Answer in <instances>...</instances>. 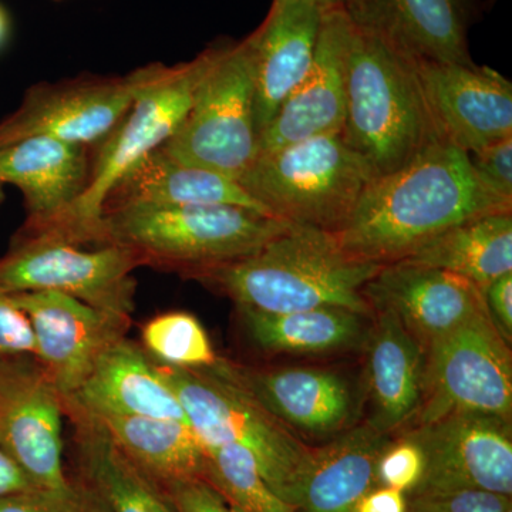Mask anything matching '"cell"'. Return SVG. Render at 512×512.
I'll return each mask as SVG.
<instances>
[{
	"mask_svg": "<svg viewBox=\"0 0 512 512\" xmlns=\"http://www.w3.org/2000/svg\"><path fill=\"white\" fill-rule=\"evenodd\" d=\"M224 47L225 43H215L190 62L175 66L156 63L153 77L138 93L119 126L94 147L92 175L82 197L46 227L35 231L19 229L16 234L62 239L80 247H92L107 192L134 165L173 136Z\"/></svg>",
	"mask_w": 512,
	"mask_h": 512,
	"instance_id": "5b68a950",
	"label": "cell"
},
{
	"mask_svg": "<svg viewBox=\"0 0 512 512\" xmlns=\"http://www.w3.org/2000/svg\"><path fill=\"white\" fill-rule=\"evenodd\" d=\"M184 205H234L271 215L238 180L181 163L161 147L113 185L104 198L101 215L124 208Z\"/></svg>",
	"mask_w": 512,
	"mask_h": 512,
	"instance_id": "cb8c5ba5",
	"label": "cell"
},
{
	"mask_svg": "<svg viewBox=\"0 0 512 512\" xmlns=\"http://www.w3.org/2000/svg\"><path fill=\"white\" fill-rule=\"evenodd\" d=\"M309 2L315 3L322 10H329L343 8L346 0H309Z\"/></svg>",
	"mask_w": 512,
	"mask_h": 512,
	"instance_id": "60d3db41",
	"label": "cell"
},
{
	"mask_svg": "<svg viewBox=\"0 0 512 512\" xmlns=\"http://www.w3.org/2000/svg\"><path fill=\"white\" fill-rule=\"evenodd\" d=\"M163 488L175 512H235L220 491L205 478L177 481Z\"/></svg>",
	"mask_w": 512,
	"mask_h": 512,
	"instance_id": "8d00e7d4",
	"label": "cell"
},
{
	"mask_svg": "<svg viewBox=\"0 0 512 512\" xmlns=\"http://www.w3.org/2000/svg\"><path fill=\"white\" fill-rule=\"evenodd\" d=\"M22 357H35L32 326L13 296L0 291V362Z\"/></svg>",
	"mask_w": 512,
	"mask_h": 512,
	"instance_id": "e575fe53",
	"label": "cell"
},
{
	"mask_svg": "<svg viewBox=\"0 0 512 512\" xmlns=\"http://www.w3.org/2000/svg\"><path fill=\"white\" fill-rule=\"evenodd\" d=\"M141 340L147 355L165 366L205 369L220 359L207 330L188 312H168L148 320Z\"/></svg>",
	"mask_w": 512,
	"mask_h": 512,
	"instance_id": "4dcf8cb0",
	"label": "cell"
},
{
	"mask_svg": "<svg viewBox=\"0 0 512 512\" xmlns=\"http://www.w3.org/2000/svg\"><path fill=\"white\" fill-rule=\"evenodd\" d=\"M342 136L375 178L400 170L444 140L431 116L416 60L353 23Z\"/></svg>",
	"mask_w": 512,
	"mask_h": 512,
	"instance_id": "3957f363",
	"label": "cell"
},
{
	"mask_svg": "<svg viewBox=\"0 0 512 512\" xmlns=\"http://www.w3.org/2000/svg\"><path fill=\"white\" fill-rule=\"evenodd\" d=\"M90 419L97 421L110 439L161 487L205 478L207 451L190 424L137 416Z\"/></svg>",
	"mask_w": 512,
	"mask_h": 512,
	"instance_id": "4316f807",
	"label": "cell"
},
{
	"mask_svg": "<svg viewBox=\"0 0 512 512\" xmlns=\"http://www.w3.org/2000/svg\"><path fill=\"white\" fill-rule=\"evenodd\" d=\"M156 365L183 404L204 447L235 444L245 448L255 458L269 487L291 504L293 487L312 448L229 382L214 365L197 370Z\"/></svg>",
	"mask_w": 512,
	"mask_h": 512,
	"instance_id": "52a82bcc",
	"label": "cell"
},
{
	"mask_svg": "<svg viewBox=\"0 0 512 512\" xmlns=\"http://www.w3.org/2000/svg\"><path fill=\"white\" fill-rule=\"evenodd\" d=\"M424 473V454L412 437L390 441L380 454L376 466L377 484L412 493Z\"/></svg>",
	"mask_w": 512,
	"mask_h": 512,
	"instance_id": "d6a6232c",
	"label": "cell"
},
{
	"mask_svg": "<svg viewBox=\"0 0 512 512\" xmlns=\"http://www.w3.org/2000/svg\"><path fill=\"white\" fill-rule=\"evenodd\" d=\"M389 443L390 434L367 421L326 446L312 448L293 487L291 505L298 512H355L377 484V461Z\"/></svg>",
	"mask_w": 512,
	"mask_h": 512,
	"instance_id": "603a6c76",
	"label": "cell"
},
{
	"mask_svg": "<svg viewBox=\"0 0 512 512\" xmlns=\"http://www.w3.org/2000/svg\"><path fill=\"white\" fill-rule=\"evenodd\" d=\"M36 485L0 444V497L35 490Z\"/></svg>",
	"mask_w": 512,
	"mask_h": 512,
	"instance_id": "ab89813d",
	"label": "cell"
},
{
	"mask_svg": "<svg viewBox=\"0 0 512 512\" xmlns=\"http://www.w3.org/2000/svg\"><path fill=\"white\" fill-rule=\"evenodd\" d=\"M323 12L309 0H274L262 25L248 36L259 137L311 70Z\"/></svg>",
	"mask_w": 512,
	"mask_h": 512,
	"instance_id": "d6986e66",
	"label": "cell"
},
{
	"mask_svg": "<svg viewBox=\"0 0 512 512\" xmlns=\"http://www.w3.org/2000/svg\"><path fill=\"white\" fill-rule=\"evenodd\" d=\"M53 2H64V0H53Z\"/></svg>",
	"mask_w": 512,
	"mask_h": 512,
	"instance_id": "7bdbcfd3",
	"label": "cell"
},
{
	"mask_svg": "<svg viewBox=\"0 0 512 512\" xmlns=\"http://www.w3.org/2000/svg\"><path fill=\"white\" fill-rule=\"evenodd\" d=\"M3 201H5V191H3V185H0V207H2Z\"/></svg>",
	"mask_w": 512,
	"mask_h": 512,
	"instance_id": "b9f144b4",
	"label": "cell"
},
{
	"mask_svg": "<svg viewBox=\"0 0 512 512\" xmlns=\"http://www.w3.org/2000/svg\"><path fill=\"white\" fill-rule=\"evenodd\" d=\"M289 225L234 205L124 208L101 215L92 247L117 245L143 266L194 278L255 254Z\"/></svg>",
	"mask_w": 512,
	"mask_h": 512,
	"instance_id": "277c9868",
	"label": "cell"
},
{
	"mask_svg": "<svg viewBox=\"0 0 512 512\" xmlns=\"http://www.w3.org/2000/svg\"><path fill=\"white\" fill-rule=\"evenodd\" d=\"M156 64L127 76L83 74L29 87L18 109L0 121V147L30 137L97 147L110 136L144 86Z\"/></svg>",
	"mask_w": 512,
	"mask_h": 512,
	"instance_id": "8fae6325",
	"label": "cell"
},
{
	"mask_svg": "<svg viewBox=\"0 0 512 512\" xmlns=\"http://www.w3.org/2000/svg\"><path fill=\"white\" fill-rule=\"evenodd\" d=\"M238 309L252 342L266 352L318 355L353 348L366 338L365 315L349 309L282 313Z\"/></svg>",
	"mask_w": 512,
	"mask_h": 512,
	"instance_id": "f1b7e54d",
	"label": "cell"
},
{
	"mask_svg": "<svg viewBox=\"0 0 512 512\" xmlns=\"http://www.w3.org/2000/svg\"><path fill=\"white\" fill-rule=\"evenodd\" d=\"M456 413L511 420V352L488 311L477 313L424 350L416 426Z\"/></svg>",
	"mask_w": 512,
	"mask_h": 512,
	"instance_id": "30bf717a",
	"label": "cell"
},
{
	"mask_svg": "<svg viewBox=\"0 0 512 512\" xmlns=\"http://www.w3.org/2000/svg\"><path fill=\"white\" fill-rule=\"evenodd\" d=\"M355 512H409V501L403 491L380 485L357 503Z\"/></svg>",
	"mask_w": 512,
	"mask_h": 512,
	"instance_id": "f35d334b",
	"label": "cell"
},
{
	"mask_svg": "<svg viewBox=\"0 0 512 512\" xmlns=\"http://www.w3.org/2000/svg\"><path fill=\"white\" fill-rule=\"evenodd\" d=\"M62 396L35 357L0 362V444L37 488L67 490Z\"/></svg>",
	"mask_w": 512,
	"mask_h": 512,
	"instance_id": "4fadbf2b",
	"label": "cell"
},
{
	"mask_svg": "<svg viewBox=\"0 0 512 512\" xmlns=\"http://www.w3.org/2000/svg\"><path fill=\"white\" fill-rule=\"evenodd\" d=\"M141 259L130 249H86L62 239L15 234L0 256V291H53L72 296L114 318L131 320Z\"/></svg>",
	"mask_w": 512,
	"mask_h": 512,
	"instance_id": "9c48e42d",
	"label": "cell"
},
{
	"mask_svg": "<svg viewBox=\"0 0 512 512\" xmlns=\"http://www.w3.org/2000/svg\"><path fill=\"white\" fill-rule=\"evenodd\" d=\"M94 148L49 137H30L0 147V185L18 187L25 198V224L35 231L62 217L84 194Z\"/></svg>",
	"mask_w": 512,
	"mask_h": 512,
	"instance_id": "44dd1931",
	"label": "cell"
},
{
	"mask_svg": "<svg viewBox=\"0 0 512 512\" xmlns=\"http://www.w3.org/2000/svg\"><path fill=\"white\" fill-rule=\"evenodd\" d=\"M470 160L481 183L495 197L512 204V137L504 138L480 153L471 154Z\"/></svg>",
	"mask_w": 512,
	"mask_h": 512,
	"instance_id": "d590c367",
	"label": "cell"
},
{
	"mask_svg": "<svg viewBox=\"0 0 512 512\" xmlns=\"http://www.w3.org/2000/svg\"><path fill=\"white\" fill-rule=\"evenodd\" d=\"M367 339L369 423L393 433L414 420L423 394L424 349L392 312H376Z\"/></svg>",
	"mask_w": 512,
	"mask_h": 512,
	"instance_id": "d4e9b609",
	"label": "cell"
},
{
	"mask_svg": "<svg viewBox=\"0 0 512 512\" xmlns=\"http://www.w3.org/2000/svg\"><path fill=\"white\" fill-rule=\"evenodd\" d=\"M12 296L32 326L37 365L63 403L80 389L100 353L126 336L130 328V320L114 318L64 293L23 292Z\"/></svg>",
	"mask_w": 512,
	"mask_h": 512,
	"instance_id": "5bb4252c",
	"label": "cell"
},
{
	"mask_svg": "<svg viewBox=\"0 0 512 512\" xmlns=\"http://www.w3.org/2000/svg\"><path fill=\"white\" fill-rule=\"evenodd\" d=\"M76 426L80 481L109 512H175L164 488L131 460L97 421L69 413Z\"/></svg>",
	"mask_w": 512,
	"mask_h": 512,
	"instance_id": "484cf974",
	"label": "cell"
},
{
	"mask_svg": "<svg viewBox=\"0 0 512 512\" xmlns=\"http://www.w3.org/2000/svg\"><path fill=\"white\" fill-rule=\"evenodd\" d=\"M372 180L342 133H329L258 156L238 181L272 217L335 234Z\"/></svg>",
	"mask_w": 512,
	"mask_h": 512,
	"instance_id": "8992f818",
	"label": "cell"
},
{
	"mask_svg": "<svg viewBox=\"0 0 512 512\" xmlns=\"http://www.w3.org/2000/svg\"><path fill=\"white\" fill-rule=\"evenodd\" d=\"M441 137L477 154L512 137V84L488 66L417 62Z\"/></svg>",
	"mask_w": 512,
	"mask_h": 512,
	"instance_id": "9a60e30c",
	"label": "cell"
},
{
	"mask_svg": "<svg viewBox=\"0 0 512 512\" xmlns=\"http://www.w3.org/2000/svg\"><path fill=\"white\" fill-rule=\"evenodd\" d=\"M383 268L349 255L323 229L291 224L247 258L192 279L217 289L238 308L259 312L343 308L369 315L363 289Z\"/></svg>",
	"mask_w": 512,
	"mask_h": 512,
	"instance_id": "7a4b0ae2",
	"label": "cell"
},
{
	"mask_svg": "<svg viewBox=\"0 0 512 512\" xmlns=\"http://www.w3.org/2000/svg\"><path fill=\"white\" fill-rule=\"evenodd\" d=\"M353 25L417 62L473 64L466 0H346Z\"/></svg>",
	"mask_w": 512,
	"mask_h": 512,
	"instance_id": "7402d4cb",
	"label": "cell"
},
{
	"mask_svg": "<svg viewBox=\"0 0 512 512\" xmlns=\"http://www.w3.org/2000/svg\"><path fill=\"white\" fill-rule=\"evenodd\" d=\"M214 367L289 430L323 437L345 431L352 420V390L338 373L311 367L254 369L224 359Z\"/></svg>",
	"mask_w": 512,
	"mask_h": 512,
	"instance_id": "ac0fdd59",
	"label": "cell"
},
{
	"mask_svg": "<svg viewBox=\"0 0 512 512\" xmlns=\"http://www.w3.org/2000/svg\"><path fill=\"white\" fill-rule=\"evenodd\" d=\"M497 212L512 204L481 183L466 151L441 140L370 181L335 237L349 255L389 265L454 225Z\"/></svg>",
	"mask_w": 512,
	"mask_h": 512,
	"instance_id": "6da1fadb",
	"label": "cell"
},
{
	"mask_svg": "<svg viewBox=\"0 0 512 512\" xmlns=\"http://www.w3.org/2000/svg\"><path fill=\"white\" fill-rule=\"evenodd\" d=\"M350 35L352 20L345 9L323 12L311 70L259 137L258 156L320 134L342 133Z\"/></svg>",
	"mask_w": 512,
	"mask_h": 512,
	"instance_id": "e0dca14e",
	"label": "cell"
},
{
	"mask_svg": "<svg viewBox=\"0 0 512 512\" xmlns=\"http://www.w3.org/2000/svg\"><path fill=\"white\" fill-rule=\"evenodd\" d=\"M63 404L66 414L154 417L191 426L183 404L156 362L126 336L100 353L80 389Z\"/></svg>",
	"mask_w": 512,
	"mask_h": 512,
	"instance_id": "ffe728a7",
	"label": "cell"
},
{
	"mask_svg": "<svg viewBox=\"0 0 512 512\" xmlns=\"http://www.w3.org/2000/svg\"><path fill=\"white\" fill-rule=\"evenodd\" d=\"M483 293L491 322L494 323L495 329L500 332L505 342L510 345L512 340V272L495 279Z\"/></svg>",
	"mask_w": 512,
	"mask_h": 512,
	"instance_id": "74e56055",
	"label": "cell"
},
{
	"mask_svg": "<svg viewBox=\"0 0 512 512\" xmlns=\"http://www.w3.org/2000/svg\"><path fill=\"white\" fill-rule=\"evenodd\" d=\"M402 262L463 276L484 292L495 279L512 272V212L483 215L454 225Z\"/></svg>",
	"mask_w": 512,
	"mask_h": 512,
	"instance_id": "83f0119b",
	"label": "cell"
},
{
	"mask_svg": "<svg viewBox=\"0 0 512 512\" xmlns=\"http://www.w3.org/2000/svg\"><path fill=\"white\" fill-rule=\"evenodd\" d=\"M0 512H109L83 481L67 490H35L0 497Z\"/></svg>",
	"mask_w": 512,
	"mask_h": 512,
	"instance_id": "1f68e13d",
	"label": "cell"
},
{
	"mask_svg": "<svg viewBox=\"0 0 512 512\" xmlns=\"http://www.w3.org/2000/svg\"><path fill=\"white\" fill-rule=\"evenodd\" d=\"M363 295L370 309L394 313L424 350L487 311L483 291L463 276L402 261L383 265Z\"/></svg>",
	"mask_w": 512,
	"mask_h": 512,
	"instance_id": "2e32d148",
	"label": "cell"
},
{
	"mask_svg": "<svg viewBox=\"0 0 512 512\" xmlns=\"http://www.w3.org/2000/svg\"><path fill=\"white\" fill-rule=\"evenodd\" d=\"M508 508L511 497L481 490L412 495L409 503V512H505Z\"/></svg>",
	"mask_w": 512,
	"mask_h": 512,
	"instance_id": "836d02e7",
	"label": "cell"
},
{
	"mask_svg": "<svg viewBox=\"0 0 512 512\" xmlns=\"http://www.w3.org/2000/svg\"><path fill=\"white\" fill-rule=\"evenodd\" d=\"M181 163L239 180L259 154L254 60L249 37L225 43L191 109L161 146Z\"/></svg>",
	"mask_w": 512,
	"mask_h": 512,
	"instance_id": "ba28073f",
	"label": "cell"
},
{
	"mask_svg": "<svg viewBox=\"0 0 512 512\" xmlns=\"http://www.w3.org/2000/svg\"><path fill=\"white\" fill-rule=\"evenodd\" d=\"M424 454V473L412 495L481 490L512 494L511 420L456 413L407 433Z\"/></svg>",
	"mask_w": 512,
	"mask_h": 512,
	"instance_id": "7c38bea8",
	"label": "cell"
},
{
	"mask_svg": "<svg viewBox=\"0 0 512 512\" xmlns=\"http://www.w3.org/2000/svg\"><path fill=\"white\" fill-rule=\"evenodd\" d=\"M210 481L235 512H298L266 483L255 458L235 444L205 447Z\"/></svg>",
	"mask_w": 512,
	"mask_h": 512,
	"instance_id": "f546056e",
	"label": "cell"
},
{
	"mask_svg": "<svg viewBox=\"0 0 512 512\" xmlns=\"http://www.w3.org/2000/svg\"><path fill=\"white\" fill-rule=\"evenodd\" d=\"M505 512H512V507H511V508H508V510H507V511H505Z\"/></svg>",
	"mask_w": 512,
	"mask_h": 512,
	"instance_id": "ee69618b",
	"label": "cell"
}]
</instances>
